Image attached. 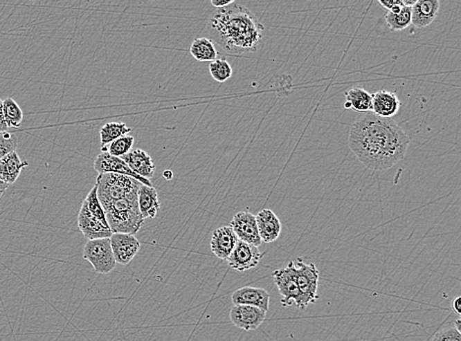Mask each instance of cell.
<instances>
[{
  "mask_svg": "<svg viewBox=\"0 0 461 341\" xmlns=\"http://www.w3.org/2000/svg\"><path fill=\"white\" fill-rule=\"evenodd\" d=\"M131 128L128 127L125 123L123 122H109L102 126L100 131V143L102 148L107 146L116 141L118 138L127 135L131 132Z\"/></svg>",
  "mask_w": 461,
  "mask_h": 341,
  "instance_id": "24",
  "label": "cell"
},
{
  "mask_svg": "<svg viewBox=\"0 0 461 341\" xmlns=\"http://www.w3.org/2000/svg\"><path fill=\"white\" fill-rule=\"evenodd\" d=\"M138 175L145 179L154 177L156 165L152 156L141 149H131L129 153L120 158Z\"/></svg>",
  "mask_w": 461,
  "mask_h": 341,
  "instance_id": "17",
  "label": "cell"
},
{
  "mask_svg": "<svg viewBox=\"0 0 461 341\" xmlns=\"http://www.w3.org/2000/svg\"><path fill=\"white\" fill-rule=\"evenodd\" d=\"M266 312L246 305H234L229 312L231 323L243 331H255L264 323Z\"/></svg>",
  "mask_w": 461,
  "mask_h": 341,
  "instance_id": "12",
  "label": "cell"
},
{
  "mask_svg": "<svg viewBox=\"0 0 461 341\" xmlns=\"http://www.w3.org/2000/svg\"><path fill=\"white\" fill-rule=\"evenodd\" d=\"M8 184L4 183L3 181L0 180V199H1L3 194L6 192L7 189H8Z\"/></svg>",
  "mask_w": 461,
  "mask_h": 341,
  "instance_id": "36",
  "label": "cell"
},
{
  "mask_svg": "<svg viewBox=\"0 0 461 341\" xmlns=\"http://www.w3.org/2000/svg\"><path fill=\"white\" fill-rule=\"evenodd\" d=\"M3 116L8 128L20 127L24 118L22 109L12 98H7L3 100Z\"/></svg>",
  "mask_w": 461,
  "mask_h": 341,
  "instance_id": "25",
  "label": "cell"
},
{
  "mask_svg": "<svg viewBox=\"0 0 461 341\" xmlns=\"http://www.w3.org/2000/svg\"><path fill=\"white\" fill-rule=\"evenodd\" d=\"M190 53L196 60L201 62H212L217 57V50H215V44L209 37L196 39L191 44Z\"/></svg>",
  "mask_w": 461,
  "mask_h": 341,
  "instance_id": "23",
  "label": "cell"
},
{
  "mask_svg": "<svg viewBox=\"0 0 461 341\" xmlns=\"http://www.w3.org/2000/svg\"><path fill=\"white\" fill-rule=\"evenodd\" d=\"M379 3L381 4L383 8L387 9V10H392L394 7L399 6L401 3V0H390V1H379Z\"/></svg>",
  "mask_w": 461,
  "mask_h": 341,
  "instance_id": "34",
  "label": "cell"
},
{
  "mask_svg": "<svg viewBox=\"0 0 461 341\" xmlns=\"http://www.w3.org/2000/svg\"><path fill=\"white\" fill-rule=\"evenodd\" d=\"M210 3H212V6L215 7V8L221 9L230 6V4L234 3V1L233 0H212Z\"/></svg>",
  "mask_w": 461,
  "mask_h": 341,
  "instance_id": "33",
  "label": "cell"
},
{
  "mask_svg": "<svg viewBox=\"0 0 461 341\" xmlns=\"http://www.w3.org/2000/svg\"><path fill=\"white\" fill-rule=\"evenodd\" d=\"M83 257L100 275H107L116 268V261L109 238L89 240L84 247Z\"/></svg>",
  "mask_w": 461,
  "mask_h": 341,
  "instance_id": "5",
  "label": "cell"
},
{
  "mask_svg": "<svg viewBox=\"0 0 461 341\" xmlns=\"http://www.w3.org/2000/svg\"><path fill=\"white\" fill-rule=\"evenodd\" d=\"M7 130H8V127H7L3 116V100L0 99V132H7Z\"/></svg>",
  "mask_w": 461,
  "mask_h": 341,
  "instance_id": "32",
  "label": "cell"
},
{
  "mask_svg": "<svg viewBox=\"0 0 461 341\" xmlns=\"http://www.w3.org/2000/svg\"><path fill=\"white\" fill-rule=\"evenodd\" d=\"M78 228L88 241L89 240L111 238L114 234L109 225L102 223L90 214L84 203L82 204L78 214Z\"/></svg>",
  "mask_w": 461,
  "mask_h": 341,
  "instance_id": "13",
  "label": "cell"
},
{
  "mask_svg": "<svg viewBox=\"0 0 461 341\" xmlns=\"http://www.w3.org/2000/svg\"><path fill=\"white\" fill-rule=\"evenodd\" d=\"M400 102L395 93L379 91L372 95V111L381 118H392L399 112Z\"/></svg>",
  "mask_w": 461,
  "mask_h": 341,
  "instance_id": "19",
  "label": "cell"
},
{
  "mask_svg": "<svg viewBox=\"0 0 461 341\" xmlns=\"http://www.w3.org/2000/svg\"><path fill=\"white\" fill-rule=\"evenodd\" d=\"M431 341H461L460 329L455 323L449 324L437 331Z\"/></svg>",
  "mask_w": 461,
  "mask_h": 341,
  "instance_id": "31",
  "label": "cell"
},
{
  "mask_svg": "<svg viewBox=\"0 0 461 341\" xmlns=\"http://www.w3.org/2000/svg\"><path fill=\"white\" fill-rule=\"evenodd\" d=\"M386 21L392 31H402L411 25V8L404 6L399 12H388Z\"/></svg>",
  "mask_w": 461,
  "mask_h": 341,
  "instance_id": "26",
  "label": "cell"
},
{
  "mask_svg": "<svg viewBox=\"0 0 461 341\" xmlns=\"http://www.w3.org/2000/svg\"><path fill=\"white\" fill-rule=\"evenodd\" d=\"M95 185L100 204L104 205L138 192L142 183L126 175L104 174L98 175Z\"/></svg>",
  "mask_w": 461,
  "mask_h": 341,
  "instance_id": "4",
  "label": "cell"
},
{
  "mask_svg": "<svg viewBox=\"0 0 461 341\" xmlns=\"http://www.w3.org/2000/svg\"><path fill=\"white\" fill-rule=\"evenodd\" d=\"M231 228L237 236L238 240L253 246L259 247L262 244L260 238L256 216L250 212H237L230 223Z\"/></svg>",
  "mask_w": 461,
  "mask_h": 341,
  "instance_id": "10",
  "label": "cell"
},
{
  "mask_svg": "<svg viewBox=\"0 0 461 341\" xmlns=\"http://www.w3.org/2000/svg\"><path fill=\"white\" fill-rule=\"evenodd\" d=\"M271 296L269 292L259 287L245 286L237 289L231 295L233 305H246L268 312Z\"/></svg>",
  "mask_w": 461,
  "mask_h": 341,
  "instance_id": "14",
  "label": "cell"
},
{
  "mask_svg": "<svg viewBox=\"0 0 461 341\" xmlns=\"http://www.w3.org/2000/svg\"><path fill=\"white\" fill-rule=\"evenodd\" d=\"M255 216L262 243L275 241L282 230V223L277 214L271 210H263Z\"/></svg>",
  "mask_w": 461,
  "mask_h": 341,
  "instance_id": "16",
  "label": "cell"
},
{
  "mask_svg": "<svg viewBox=\"0 0 461 341\" xmlns=\"http://www.w3.org/2000/svg\"><path fill=\"white\" fill-rule=\"evenodd\" d=\"M27 165L28 163L22 162L17 151L8 154L0 160V180L10 186L17 181Z\"/></svg>",
  "mask_w": 461,
  "mask_h": 341,
  "instance_id": "21",
  "label": "cell"
},
{
  "mask_svg": "<svg viewBox=\"0 0 461 341\" xmlns=\"http://www.w3.org/2000/svg\"><path fill=\"white\" fill-rule=\"evenodd\" d=\"M83 203L85 204L87 209H88V211L90 212V214H92L93 216L99 219L102 223L109 225V224H107V217H105L104 208H102L99 198H98L97 186L95 185L93 187L92 190H91L88 195H87Z\"/></svg>",
  "mask_w": 461,
  "mask_h": 341,
  "instance_id": "29",
  "label": "cell"
},
{
  "mask_svg": "<svg viewBox=\"0 0 461 341\" xmlns=\"http://www.w3.org/2000/svg\"><path fill=\"white\" fill-rule=\"evenodd\" d=\"M345 109H353L356 112L372 111V95L364 89L351 88L345 92Z\"/></svg>",
  "mask_w": 461,
  "mask_h": 341,
  "instance_id": "22",
  "label": "cell"
},
{
  "mask_svg": "<svg viewBox=\"0 0 461 341\" xmlns=\"http://www.w3.org/2000/svg\"><path fill=\"white\" fill-rule=\"evenodd\" d=\"M409 138L392 118L374 113L356 121L350 134V148L367 168L375 172L390 169L404 160Z\"/></svg>",
  "mask_w": 461,
  "mask_h": 341,
  "instance_id": "1",
  "label": "cell"
},
{
  "mask_svg": "<svg viewBox=\"0 0 461 341\" xmlns=\"http://www.w3.org/2000/svg\"><path fill=\"white\" fill-rule=\"evenodd\" d=\"M209 70L213 79L219 83L228 81L233 76V67L226 58H217L214 62H210Z\"/></svg>",
  "mask_w": 461,
  "mask_h": 341,
  "instance_id": "28",
  "label": "cell"
},
{
  "mask_svg": "<svg viewBox=\"0 0 461 341\" xmlns=\"http://www.w3.org/2000/svg\"><path fill=\"white\" fill-rule=\"evenodd\" d=\"M138 192L102 205L112 233L135 235L144 224L138 205Z\"/></svg>",
  "mask_w": 461,
  "mask_h": 341,
  "instance_id": "3",
  "label": "cell"
},
{
  "mask_svg": "<svg viewBox=\"0 0 461 341\" xmlns=\"http://www.w3.org/2000/svg\"><path fill=\"white\" fill-rule=\"evenodd\" d=\"M238 238L230 226H222L214 231L210 240V250L215 257L221 260H226L233 253Z\"/></svg>",
  "mask_w": 461,
  "mask_h": 341,
  "instance_id": "15",
  "label": "cell"
},
{
  "mask_svg": "<svg viewBox=\"0 0 461 341\" xmlns=\"http://www.w3.org/2000/svg\"><path fill=\"white\" fill-rule=\"evenodd\" d=\"M273 279L282 296L280 303L283 307L296 305L298 309L304 310L296 275V263L290 261L287 268H280L273 273Z\"/></svg>",
  "mask_w": 461,
  "mask_h": 341,
  "instance_id": "6",
  "label": "cell"
},
{
  "mask_svg": "<svg viewBox=\"0 0 461 341\" xmlns=\"http://www.w3.org/2000/svg\"><path fill=\"white\" fill-rule=\"evenodd\" d=\"M264 30L255 14L235 2L217 9L208 21L212 41L233 55H244L258 50Z\"/></svg>",
  "mask_w": 461,
  "mask_h": 341,
  "instance_id": "2",
  "label": "cell"
},
{
  "mask_svg": "<svg viewBox=\"0 0 461 341\" xmlns=\"http://www.w3.org/2000/svg\"><path fill=\"white\" fill-rule=\"evenodd\" d=\"M93 167H95L96 172L99 174H116L126 175V176H129L131 178L137 180L143 185L153 187V184H152L150 180L143 178L140 175L135 174L120 158L112 156L109 153H107V151H102L97 156L95 163H93Z\"/></svg>",
  "mask_w": 461,
  "mask_h": 341,
  "instance_id": "9",
  "label": "cell"
},
{
  "mask_svg": "<svg viewBox=\"0 0 461 341\" xmlns=\"http://www.w3.org/2000/svg\"><path fill=\"white\" fill-rule=\"evenodd\" d=\"M138 205L142 219H154L161 209L160 199L154 187L140 186L138 190Z\"/></svg>",
  "mask_w": 461,
  "mask_h": 341,
  "instance_id": "20",
  "label": "cell"
},
{
  "mask_svg": "<svg viewBox=\"0 0 461 341\" xmlns=\"http://www.w3.org/2000/svg\"><path fill=\"white\" fill-rule=\"evenodd\" d=\"M134 142V137L130 136V135H124V136L118 138L116 141L102 148V151H107L109 155L116 156V158H123V156L129 153L132 149Z\"/></svg>",
  "mask_w": 461,
  "mask_h": 341,
  "instance_id": "27",
  "label": "cell"
},
{
  "mask_svg": "<svg viewBox=\"0 0 461 341\" xmlns=\"http://www.w3.org/2000/svg\"><path fill=\"white\" fill-rule=\"evenodd\" d=\"M18 139L16 135L10 132H0V160L8 154L16 151Z\"/></svg>",
  "mask_w": 461,
  "mask_h": 341,
  "instance_id": "30",
  "label": "cell"
},
{
  "mask_svg": "<svg viewBox=\"0 0 461 341\" xmlns=\"http://www.w3.org/2000/svg\"><path fill=\"white\" fill-rule=\"evenodd\" d=\"M163 177H165V179L172 180L173 177L172 172H170V170H165V172H163Z\"/></svg>",
  "mask_w": 461,
  "mask_h": 341,
  "instance_id": "37",
  "label": "cell"
},
{
  "mask_svg": "<svg viewBox=\"0 0 461 341\" xmlns=\"http://www.w3.org/2000/svg\"><path fill=\"white\" fill-rule=\"evenodd\" d=\"M451 309L453 310V312H455L456 315L460 316L461 314V297H460V296L453 299V302H451Z\"/></svg>",
  "mask_w": 461,
  "mask_h": 341,
  "instance_id": "35",
  "label": "cell"
},
{
  "mask_svg": "<svg viewBox=\"0 0 461 341\" xmlns=\"http://www.w3.org/2000/svg\"><path fill=\"white\" fill-rule=\"evenodd\" d=\"M264 254L260 252L258 247L253 246L238 240L233 253L229 255L226 261L229 267L237 272H245L256 268L263 258Z\"/></svg>",
  "mask_w": 461,
  "mask_h": 341,
  "instance_id": "8",
  "label": "cell"
},
{
  "mask_svg": "<svg viewBox=\"0 0 461 341\" xmlns=\"http://www.w3.org/2000/svg\"><path fill=\"white\" fill-rule=\"evenodd\" d=\"M297 286L300 291L302 305L305 310L308 305L313 304L319 299V270L314 264H306L303 259H297L296 263Z\"/></svg>",
  "mask_w": 461,
  "mask_h": 341,
  "instance_id": "7",
  "label": "cell"
},
{
  "mask_svg": "<svg viewBox=\"0 0 461 341\" xmlns=\"http://www.w3.org/2000/svg\"><path fill=\"white\" fill-rule=\"evenodd\" d=\"M440 7L439 0H417L411 7V24L419 29L428 27L436 19Z\"/></svg>",
  "mask_w": 461,
  "mask_h": 341,
  "instance_id": "18",
  "label": "cell"
},
{
  "mask_svg": "<svg viewBox=\"0 0 461 341\" xmlns=\"http://www.w3.org/2000/svg\"><path fill=\"white\" fill-rule=\"evenodd\" d=\"M109 240L116 263L123 266L130 264L141 249V243L135 235L114 233Z\"/></svg>",
  "mask_w": 461,
  "mask_h": 341,
  "instance_id": "11",
  "label": "cell"
}]
</instances>
